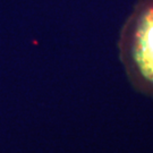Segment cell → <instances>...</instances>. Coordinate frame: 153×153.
Instances as JSON below:
<instances>
[{"mask_svg":"<svg viewBox=\"0 0 153 153\" xmlns=\"http://www.w3.org/2000/svg\"><path fill=\"white\" fill-rule=\"evenodd\" d=\"M118 48L131 84L153 98V0L135 6L123 26Z\"/></svg>","mask_w":153,"mask_h":153,"instance_id":"cell-1","label":"cell"}]
</instances>
